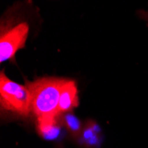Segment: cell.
Here are the masks:
<instances>
[{
    "label": "cell",
    "mask_w": 148,
    "mask_h": 148,
    "mask_svg": "<svg viewBox=\"0 0 148 148\" xmlns=\"http://www.w3.org/2000/svg\"><path fill=\"white\" fill-rule=\"evenodd\" d=\"M20 5L8 10L1 19L0 33V62L14 58L18 51L26 46L29 34L30 23L20 12Z\"/></svg>",
    "instance_id": "1"
},
{
    "label": "cell",
    "mask_w": 148,
    "mask_h": 148,
    "mask_svg": "<svg viewBox=\"0 0 148 148\" xmlns=\"http://www.w3.org/2000/svg\"><path fill=\"white\" fill-rule=\"evenodd\" d=\"M64 78L42 77L26 85L31 95V111L37 119L58 117V106Z\"/></svg>",
    "instance_id": "2"
},
{
    "label": "cell",
    "mask_w": 148,
    "mask_h": 148,
    "mask_svg": "<svg viewBox=\"0 0 148 148\" xmlns=\"http://www.w3.org/2000/svg\"><path fill=\"white\" fill-rule=\"evenodd\" d=\"M0 101L2 108L20 116H28L31 111V95L27 85L0 75Z\"/></svg>",
    "instance_id": "3"
},
{
    "label": "cell",
    "mask_w": 148,
    "mask_h": 148,
    "mask_svg": "<svg viewBox=\"0 0 148 148\" xmlns=\"http://www.w3.org/2000/svg\"><path fill=\"white\" fill-rule=\"evenodd\" d=\"M77 86L75 81L65 79L61 87L60 96L58 106V114L69 113L78 106Z\"/></svg>",
    "instance_id": "4"
},
{
    "label": "cell",
    "mask_w": 148,
    "mask_h": 148,
    "mask_svg": "<svg viewBox=\"0 0 148 148\" xmlns=\"http://www.w3.org/2000/svg\"><path fill=\"white\" fill-rule=\"evenodd\" d=\"M37 130L45 139H56L60 133V126L57 117H46L37 119Z\"/></svg>",
    "instance_id": "5"
},
{
    "label": "cell",
    "mask_w": 148,
    "mask_h": 148,
    "mask_svg": "<svg viewBox=\"0 0 148 148\" xmlns=\"http://www.w3.org/2000/svg\"><path fill=\"white\" fill-rule=\"evenodd\" d=\"M63 122L65 126L66 127L70 133L74 137L79 136V134L81 132V128H82V124H81L80 121L76 116H75L71 113H66L63 118Z\"/></svg>",
    "instance_id": "6"
},
{
    "label": "cell",
    "mask_w": 148,
    "mask_h": 148,
    "mask_svg": "<svg viewBox=\"0 0 148 148\" xmlns=\"http://www.w3.org/2000/svg\"><path fill=\"white\" fill-rule=\"evenodd\" d=\"M97 132L98 127L95 124H87L83 132V137L86 143L93 145L97 142Z\"/></svg>",
    "instance_id": "7"
},
{
    "label": "cell",
    "mask_w": 148,
    "mask_h": 148,
    "mask_svg": "<svg viewBox=\"0 0 148 148\" xmlns=\"http://www.w3.org/2000/svg\"><path fill=\"white\" fill-rule=\"evenodd\" d=\"M137 15L138 17L144 21L146 24V26L148 27V9L147 10H144V9H140L137 11Z\"/></svg>",
    "instance_id": "8"
}]
</instances>
